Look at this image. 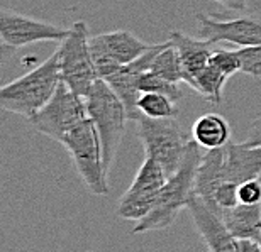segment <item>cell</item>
I'll return each mask as SVG.
<instances>
[{
  "instance_id": "obj_1",
  "label": "cell",
  "mask_w": 261,
  "mask_h": 252,
  "mask_svg": "<svg viewBox=\"0 0 261 252\" xmlns=\"http://www.w3.org/2000/svg\"><path fill=\"white\" fill-rule=\"evenodd\" d=\"M202 149V146H198L194 139H190L178 170L168 176L154 207L143 220L136 222L133 234L165 230L173 225L178 213L187 208L190 197L195 193V176L203 156Z\"/></svg>"
},
{
  "instance_id": "obj_2",
  "label": "cell",
  "mask_w": 261,
  "mask_h": 252,
  "mask_svg": "<svg viewBox=\"0 0 261 252\" xmlns=\"http://www.w3.org/2000/svg\"><path fill=\"white\" fill-rule=\"evenodd\" d=\"M60 81V54L56 51L34 70L0 87V108L31 119L53 97Z\"/></svg>"
},
{
  "instance_id": "obj_3",
  "label": "cell",
  "mask_w": 261,
  "mask_h": 252,
  "mask_svg": "<svg viewBox=\"0 0 261 252\" xmlns=\"http://www.w3.org/2000/svg\"><path fill=\"white\" fill-rule=\"evenodd\" d=\"M88 117L93 120L102 141L103 164L107 173L116 157V152L121 144V139L126 132V122L129 120L126 105L121 97L112 90L111 85L98 78L92 90L85 97Z\"/></svg>"
},
{
  "instance_id": "obj_4",
  "label": "cell",
  "mask_w": 261,
  "mask_h": 252,
  "mask_svg": "<svg viewBox=\"0 0 261 252\" xmlns=\"http://www.w3.org/2000/svg\"><path fill=\"white\" fill-rule=\"evenodd\" d=\"M61 144L70 152L76 173L88 190L97 197H107L111 191L107 181L109 173L103 164L102 141L93 120L87 117L76 124L65 135Z\"/></svg>"
},
{
  "instance_id": "obj_5",
  "label": "cell",
  "mask_w": 261,
  "mask_h": 252,
  "mask_svg": "<svg viewBox=\"0 0 261 252\" xmlns=\"http://www.w3.org/2000/svg\"><path fill=\"white\" fill-rule=\"evenodd\" d=\"M136 132L146 156L158 161L168 176L178 170L187 144L190 143V135L181 129L178 120L175 117L153 119L141 114L136 120Z\"/></svg>"
},
{
  "instance_id": "obj_6",
  "label": "cell",
  "mask_w": 261,
  "mask_h": 252,
  "mask_svg": "<svg viewBox=\"0 0 261 252\" xmlns=\"http://www.w3.org/2000/svg\"><path fill=\"white\" fill-rule=\"evenodd\" d=\"M88 39H90L88 25L83 20H78L70 27V33L58 48L61 81L83 98L98 80Z\"/></svg>"
},
{
  "instance_id": "obj_7",
  "label": "cell",
  "mask_w": 261,
  "mask_h": 252,
  "mask_svg": "<svg viewBox=\"0 0 261 252\" xmlns=\"http://www.w3.org/2000/svg\"><path fill=\"white\" fill-rule=\"evenodd\" d=\"M87 117L88 110L85 98L73 92L66 83L60 81L53 97L29 120L38 132L48 135L56 143H61L65 135Z\"/></svg>"
},
{
  "instance_id": "obj_8",
  "label": "cell",
  "mask_w": 261,
  "mask_h": 252,
  "mask_svg": "<svg viewBox=\"0 0 261 252\" xmlns=\"http://www.w3.org/2000/svg\"><path fill=\"white\" fill-rule=\"evenodd\" d=\"M166 180H168V173L165 171V167L153 157L146 156L134 181L121 197V202L117 205L119 217L133 220V222L143 220L154 207Z\"/></svg>"
},
{
  "instance_id": "obj_9",
  "label": "cell",
  "mask_w": 261,
  "mask_h": 252,
  "mask_svg": "<svg viewBox=\"0 0 261 252\" xmlns=\"http://www.w3.org/2000/svg\"><path fill=\"white\" fill-rule=\"evenodd\" d=\"M197 31L198 38L211 43H229L239 48L261 44V20L253 15H244L238 19H219L216 15L198 12Z\"/></svg>"
},
{
  "instance_id": "obj_10",
  "label": "cell",
  "mask_w": 261,
  "mask_h": 252,
  "mask_svg": "<svg viewBox=\"0 0 261 252\" xmlns=\"http://www.w3.org/2000/svg\"><path fill=\"white\" fill-rule=\"evenodd\" d=\"M68 33L70 29H61L49 22L0 9V39L14 48L41 41H63Z\"/></svg>"
},
{
  "instance_id": "obj_11",
  "label": "cell",
  "mask_w": 261,
  "mask_h": 252,
  "mask_svg": "<svg viewBox=\"0 0 261 252\" xmlns=\"http://www.w3.org/2000/svg\"><path fill=\"white\" fill-rule=\"evenodd\" d=\"M197 232L205 242L207 249L212 252H238V240L229 232L224 218L208 205L200 195L190 197L187 203Z\"/></svg>"
},
{
  "instance_id": "obj_12",
  "label": "cell",
  "mask_w": 261,
  "mask_h": 252,
  "mask_svg": "<svg viewBox=\"0 0 261 252\" xmlns=\"http://www.w3.org/2000/svg\"><path fill=\"white\" fill-rule=\"evenodd\" d=\"M224 178L241 183L261 178V146L229 143L224 146Z\"/></svg>"
},
{
  "instance_id": "obj_13",
  "label": "cell",
  "mask_w": 261,
  "mask_h": 252,
  "mask_svg": "<svg viewBox=\"0 0 261 252\" xmlns=\"http://www.w3.org/2000/svg\"><path fill=\"white\" fill-rule=\"evenodd\" d=\"M168 41L178 49L181 65H184L185 75H187V85L190 87L192 80L211 63V56L214 49V43L207 39H194L189 34L181 31H171Z\"/></svg>"
},
{
  "instance_id": "obj_14",
  "label": "cell",
  "mask_w": 261,
  "mask_h": 252,
  "mask_svg": "<svg viewBox=\"0 0 261 252\" xmlns=\"http://www.w3.org/2000/svg\"><path fill=\"white\" fill-rule=\"evenodd\" d=\"M229 232L236 239H253L259 242L261 235V203L246 205L238 203L236 207L222 212Z\"/></svg>"
},
{
  "instance_id": "obj_15",
  "label": "cell",
  "mask_w": 261,
  "mask_h": 252,
  "mask_svg": "<svg viewBox=\"0 0 261 252\" xmlns=\"http://www.w3.org/2000/svg\"><path fill=\"white\" fill-rule=\"evenodd\" d=\"M192 139L203 149L224 148L231 141V125L222 115L205 114L192 125Z\"/></svg>"
},
{
  "instance_id": "obj_16",
  "label": "cell",
  "mask_w": 261,
  "mask_h": 252,
  "mask_svg": "<svg viewBox=\"0 0 261 252\" xmlns=\"http://www.w3.org/2000/svg\"><path fill=\"white\" fill-rule=\"evenodd\" d=\"M98 38H100L103 48L112 56V60L119 65H127V63L134 61L151 46L141 41L130 31H111V33L98 34Z\"/></svg>"
},
{
  "instance_id": "obj_17",
  "label": "cell",
  "mask_w": 261,
  "mask_h": 252,
  "mask_svg": "<svg viewBox=\"0 0 261 252\" xmlns=\"http://www.w3.org/2000/svg\"><path fill=\"white\" fill-rule=\"evenodd\" d=\"M227 78L221 70H217L212 63L203 68L198 75L192 80L190 88L197 92L203 100H207L212 105H219L222 102V92L226 87Z\"/></svg>"
},
{
  "instance_id": "obj_18",
  "label": "cell",
  "mask_w": 261,
  "mask_h": 252,
  "mask_svg": "<svg viewBox=\"0 0 261 252\" xmlns=\"http://www.w3.org/2000/svg\"><path fill=\"white\" fill-rule=\"evenodd\" d=\"M149 71H153L158 76H163L170 81L187 83V75H185L184 65H181L178 49H176L170 41H168V46L161 49L158 52V56L154 58L153 66H151Z\"/></svg>"
},
{
  "instance_id": "obj_19",
  "label": "cell",
  "mask_w": 261,
  "mask_h": 252,
  "mask_svg": "<svg viewBox=\"0 0 261 252\" xmlns=\"http://www.w3.org/2000/svg\"><path fill=\"white\" fill-rule=\"evenodd\" d=\"M138 108L143 115L153 119H166V117H176L178 108L173 98L163 93L156 92H143L138 100Z\"/></svg>"
},
{
  "instance_id": "obj_20",
  "label": "cell",
  "mask_w": 261,
  "mask_h": 252,
  "mask_svg": "<svg viewBox=\"0 0 261 252\" xmlns=\"http://www.w3.org/2000/svg\"><path fill=\"white\" fill-rule=\"evenodd\" d=\"M139 92H156V93H163L168 95L170 98H173L175 102H178L184 97V90L180 88V83L170 81L163 76H158L153 71H146L143 76L139 78Z\"/></svg>"
},
{
  "instance_id": "obj_21",
  "label": "cell",
  "mask_w": 261,
  "mask_h": 252,
  "mask_svg": "<svg viewBox=\"0 0 261 252\" xmlns=\"http://www.w3.org/2000/svg\"><path fill=\"white\" fill-rule=\"evenodd\" d=\"M211 63L217 70H221L226 76H232L241 71V56L239 51L216 49L211 56Z\"/></svg>"
},
{
  "instance_id": "obj_22",
  "label": "cell",
  "mask_w": 261,
  "mask_h": 252,
  "mask_svg": "<svg viewBox=\"0 0 261 252\" xmlns=\"http://www.w3.org/2000/svg\"><path fill=\"white\" fill-rule=\"evenodd\" d=\"M241 56V73L253 78H261V44L238 49Z\"/></svg>"
},
{
  "instance_id": "obj_23",
  "label": "cell",
  "mask_w": 261,
  "mask_h": 252,
  "mask_svg": "<svg viewBox=\"0 0 261 252\" xmlns=\"http://www.w3.org/2000/svg\"><path fill=\"white\" fill-rule=\"evenodd\" d=\"M238 198L239 203H246V205L261 203V178H254V180H248L241 183L238 188Z\"/></svg>"
},
{
  "instance_id": "obj_24",
  "label": "cell",
  "mask_w": 261,
  "mask_h": 252,
  "mask_svg": "<svg viewBox=\"0 0 261 252\" xmlns=\"http://www.w3.org/2000/svg\"><path fill=\"white\" fill-rule=\"evenodd\" d=\"M243 144L246 146H261V115L258 119H254L251 125H249L246 139L243 141Z\"/></svg>"
},
{
  "instance_id": "obj_25",
  "label": "cell",
  "mask_w": 261,
  "mask_h": 252,
  "mask_svg": "<svg viewBox=\"0 0 261 252\" xmlns=\"http://www.w3.org/2000/svg\"><path fill=\"white\" fill-rule=\"evenodd\" d=\"M244 14L261 20V0H244Z\"/></svg>"
},
{
  "instance_id": "obj_26",
  "label": "cell",
  "mask_w": 261,
  "mask_h": 252,
  "mask_svg": "<svg viewBox=\"0 0 261 252\" xmlns=\"http://www.w3.org/2000/svg\"><path fill=\"white\" fill-rule=\"evenodd\" d=\"M15 51H17V48H14V46L4 43V41H0V66L5 65V63H7L10 58L15 54Z\"/></svg>"
},
{
  "instance_id": "obj_27",
  "label": "cell",
  "mask_w": 261,
  "mask_h": 252,
  "mask_svg": "<svg viewBox=\"0 0 261 252\" xmlns=\"http://www.w3.org/2000/svg\"><path fill=\"white\" fill-rule=\"evenodd\" d=\"M219 5H222L227 10H238V12H244V0H214Z\"/></svg>"
},
{
  "instance_id": "obj_28",
  "label": "cell",
  "mask_w": 261,
  "mask_h": 252,
  "mask_svg": "<svg viewBox=\"0 0 261 252\" xmlns=\"http://www.w3.org/2000/svg\"><path fill=\"white\" fill-rule=\"evenodd\" d=\"M259 244H261V235H259Z\"/></svg>"
}]
</instances>
